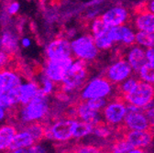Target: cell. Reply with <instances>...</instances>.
Returning a JSON list of instances; mask_svg holds the SVG:
<instances>
[{"mask_svg":"<svg viewBox=\"0 0 154 153\" xmlns=\"http://www.w3.org/2000/svg\"><path fill=\"white\" fill-rule=\"evenodd\" d=\"M49 103L48 95L44 93L40 87L36 96L31 99L28 104L24 105L18 111L17 117L20 122L24 125H28L34 122H38L44 119L49 114Z\"/></svg>","mask_w":154,"mask_h":153,"instance_id":"1","label":"cell"},{"mask_svg":"<svg viewBox=\"0 0 154 153\" xmlns=\"http://www.w3.org/2000/svg\"><path fill=\"white\" fill-rule=\"evenodd\" d=\"M88 72L86 62L77 59L72 62L63 80L62 81V92L68 93L81 87L87 79Z\"/></svg>","mask_w":154,"mask_h":153,"instance_id":"2","label":"cell"},{"mask_svg":"<svg viewBox=\"0 0 154 153\" xmlns=\"http://www.w3.org/2000/svg\"><path fill=\"white\" fill-rule=\"evenodd\" d=\"M121 97L128 104L144 108L154 98V86L140 80L130 93Z\"/></svg>","mask_w":154,"mask_h":153,"instance_id":"3","label":"cell"},{"mask_svg":"<svg viewBox=\"0 0 154 153\" xmlns=\"http://www.w3.org/2000/svg\"><path fill=\"white\" fill-rule=\"evenodd\" d=\"M71 47L76 58L85 62L94 60L98 54V48L96 47L92 35H85L74 40L71 43Z\"/></svg>","mask_w":154,"mask_h":153,"instance_id":"4","label":"cell"},{"mask_svg":"<svg viewBox=\"0 0 154 153\" xmlns=\"http://www.w3.org/2000/svg\"><path fill=\"white\" fill-rule=\"evenodd\" d=\"M75 119H61L45 128V138L57 142H66L73 138Z\"/></svg>","mask_w":154,"mask_h":153,"instance_id":"5","label":"cell"},{"mask_svg":"<svg viewBox=\"0 0 154 153\" xmlns=\"http://www.w3.org/2000/svg\"><path fill=\"white\" fill-rule=\"evenodd\" d=\"M112 91V84L106 77H98L88 83L82 90L80 100L106 97Z\"/></svg>","mask_w":154,"mask_h":153,"instance_id":"6","label":"cell"},{"mask_svg":"<svg viewBox=\"0 0 154 153\" xmlns=\"http://www.w3.org/2000/svg\"><path fill=\"white\" fill-rule=\"evenodd\" d=\"M121 96H119L114 102L109 103L104 107V117L109 126L122 125L127 114V106Z\"/></svg>","mask_w":154,"mask_h":153,"instance_id":"7","label":"cell"},{"mask_svg":"<svg viewBox=\"0 0 154 153\" xmlns=\"http://www.w3.org/2000/svg\"><path fill=\"white\" fill-rule=\"evenodd\" d=\"M73 60L72 57L59 60H48L45 74L54 83H62Z\"/></svg>","mask_w":154,"mask_h":153,"instance_id":"8","label":"cell"},{"mask_svg":"<svg viewBox=\"0 0 154 153\" xmlns=\"http://www.w3.org/2000/svg\"><path fill=\"white\" fill-rule=\"evenodd\" d=\"M132 68L126 60H119L111 64L106 71L104 77L111 84H119L128 77H130Z\"/></svg>","mask_w":154,"mask_h":153,"instance_id":"9","label":"cell"},{"mask_svg":"<svg viewBox=\"0 0 154 153\" xmlns=\"http://www.w3.org/2000/svg\"><path fill=\"white\" fill-rule=\"evenodd\" d=\"M119 130L122 133V137L128 140L133 148H146L148 147L153 139L154 129L147 130H128L120 127Z\"/></svg>","mask_w":154,"mask_h":153,"instance_id":"10","label":"cell"},{"mask_svg":"<svg viewBox=\"0 0 154 153\" xmlns=\"http://www.w3.org/2000/svg\"><path fill=\"white\" fill-rule=\"evenodd\" d=\"M71 43L63 38L52 41L47 47L46 54L48 60H59L72 57Z\"/></svg>","mask_w":154,"mask_h":153,"instance_id":"11","label":"cell"},{"mask_svg":"<svg viewBox=\"0 0 154 153\" xmlns=\"http://www.w3.org/2000/svg\"><path fill=\"white\" fill-rule=\"evenodd\" d=\"M103 21L108 27H119L125 25L129 18V14L128 10L121 7H116L101 16Z\"/></svg>","mask_w":154,"mask_h":153,"instance_id":"12","label":"cell"},{"mask_svg":"<svg viewBox=\"0 0 154 153\" xmlns=\"http://www.w3.org/2000/svg\"><path fill=\"white\" fill-rule=\"evenodd\" d=\"M21 84L20 76L13 69L0 68V91L8 93L11 89Z\"/></svg>","mask_w":154,"mask_h":153,"instance_id":"13","label":"cell"},{"mask_svg":"<svg viewBox=\"0 0 154 153\" xmlns=\"http://www.w3.org/2000/svg\"><path fill=\"white\" fill-rule=\"evenodd\" d=\"M74 108L76 117L79 118L82 121L91 123L94 126L101 121L98 111L91 108L87 105L85 100H79V102L75 105Z\"/></svg>","mask_w":154,"mask_h":153,"instance_id":"14","label":"cell"},{"mask_svg":"<svg viewBox=\"0 0 154 153\" xmlns=\"http://www.w3.org/2000/svg\"><path fill=\"white\" fill-rule=\"evenodd\" d=\"M134 25L139 31L154 33V14L145 9H136Z\"/></svg>","mask_w":154,"mask_h":153,"instance_id":"15","label":"cell"},{"mask_svg":"<svg viewBox=\"0 0 154 153\" xmlns=\"http://www.w3.org/2000/svg\"><path fill=\"white\" fill-rule=\"evenodd\" d=\"M111 35L115 43L120 42L128 46L136 43V34L128 26L111 27Z\"/></svg>","mask_w":154,"mask_h":153,"instance_id":"16","label":"cell"},{"mask_svg":"<svg viewBox=\"0 0 154 153\" xmlns=\"http://www.w3.org/2000/svg\"><path fill=\"white\" fill-rule=\"evenodd\" d=\"M17 129L15 126L5 124L0 127V153H8Z\"/></svg>","mask_w":154,"mask_h":153,"instance_id":"17","label":"cell"},{"mask_svg":"<svg viewBox=\"0 0 154 153\" xmlns=\"http://www.w3.org/2000/svg\"><path fill=\"white\" fill-rule=\"evenodd\" d=\"M127 61L131 66L134 72H138L140 68L147 63L146 50L141 48V46L132 47L127 55Z\"/></svg>","mask_w":154,"mask_h":153,"instance_id":"18","label":"cell"},{"mask_svg":"<svg viewBox=\"0 0 154 153\" xmlns=\"http://www.w3.org/2000/svg\"><path fill=\"white\" fill-rule=\"evenodd\" d=\"M34 143H36V140L34 139L31 134L24 127L23 129L18 130L17 132L13 139L10 150L16 148H29Z\"/></svg>","mask_w":154,"mask_h":153,"instance_id":"19","label":"cell"},{"mask_svg":"<svg viewBox=\"0 0 154 153\" xmlns=\"http://www.w3.org/2000/svg\"><path fill=\"white\" fill-rule=\"evenodd\" d=\"M40 89L38 84L29 82L27 84H21L19 85V104L24 106L33 99Z\"/></svg>","mask_w":154,"mask_h":153,"instance_id":"20","label":"cell"},{"mask_svg":"<svg viewBox=\"0 0 154 153\" xmlns=\"http://www.w3.org/2000/svg\"><path fill=\"white\" fill-rule=\"evenodd\" d=\"M94 40L95 45L98 48V50L110 49L113 46V44L115 43L113 41L112 35H111V27H109V29L103 34L94 38Z\"/></svg>","mask_w":154,"mask_h":153,"instance_id":"21","label":"cell"},{"mask_svg":"<svg viewBox=\"0 0 154 153\" xmlns=\"http://www.w3.org/2000/svg\"><path fill=\"white\" fill-rule=\"evenodd\" d=\"M94 129V125L85 121H78L75 120L74 128H73V138L79 139L83 138L88 134L92 133Z\"/></svg>","mask_w":154,"mask_h":153,"instance_id":"22","label":"cell"},{"mask_svg":"<svg viewBox=\"0 0 154 153\" xmlns=\"http://www.w3.org/2000/svg\"><path fill=\"white\" fill-rule=\"evenodd\" d=\"M25 128L31 134L36 142L41 141L43 138H45V127L40 122H34L26 125Z\"/></svg>","mask_w":154,"mask_h":153,"instance_id":"23","label":"cell"},{"mask_svg":"<svg viewBox=\"0 0 154 153\" xmlns=\"http://www.w3.org/2000/svg\"><path fill=\"white\" fill-rule=\"evenodd\" d=\"M136 43L139 46L149 48H154V33L139 31L136 33Z\"/></svg>","mask_w":154,"mask_h":153,"instance_id":"24","label":"cell"},{"mask_svg":"<svg viewBox=\"0 0 154 153\" xmlns=\"http://www.w3.org/2000/svg\"><path fill=\"white\" fill-rule=\"evenodd\" d=\"M138 73H139V77L141 81L154 86V66H152L147 62L140 68Z\"/></svg>","mask_w":154,"mask_h":153,"instance_id":"25","label":"cell"},{"mask_svg":"<svg viewBox=\"0 0 154 153\" xmlns=\"http://www.w3.org/2000/svg\"><path fill=\"white\" fill-rule=\"evenodd\" d=\"M132 148H134L132 145L122 137L121 139H118L113 142L112 147L109 148V150L110 153H128Z\"/></svg>","mask_w":154,"mask_h":153,"instance_id":"26","label":"cell"},{"mask_svg":"<svg viewBox=\"0 0 154 153\" xmlns=\"http://www.w3.org/2000/svg\"><path fill=\"white\" fill-rule=\"evenodd\" d=\"M70 153H110L109 148L96 147L94 145L78 146L71 150Z\"/></svg>","mask_w":154,"mask_h":153,"instance_id":"27","label":"cell"},{"mask_svg":"<svg viewBox=\"0 0 154 153\" xmlns=\"http://www.w3.org/2000/svg\"><path fill=\"white\" fill-rule=\"evenodd\" d=\"M139 82L140 80L137 79L136 77H128V79L123 81L121 84H119L118 89H119L120 96H124V95L130 93L135 87H136Z\"/></svg>","mask_w":154,"mask_h":153,"instance_id":"28","label":"cell"},{"mask_svg":"<svg viewBox=\"0 0 154 153\" xmlns=\"http://www.w3.org/2000/svg\"><path fill=\"white\" fill-rule=\"evenodd\" d=\"M1 43H2V48L4 49V51L7 53H11L15 51V49H17V41L15 37L7 32L2 36L1 39Z\"/></svg>","mask_w":154,"mask_h":153,"instance_id":"29","label":"cell"},{"mask_svg":"<svg viewBox=\"0 0 154 153\" xmlns=\"http://www.w3.org/2000/svg\"><path fill=\"white\" fill-rule=\"evenodd\" d=\"M108 29H109V27L107 25H106V23L103 21L101 17H96V18H94V20H93L92 25H91L92 36L94 38L97 37V36L103 34L104 32H106Z\"/></svg>","mask_w":154,"mask_h":153,"instance_id":"30","label":"cell"},{"mask_svg":"<svg viewBox=\"0 0 154 153\" xmlns=\"http://www.w3.org/2000/svg\"><path fill=\"white\" fill-rule=\"evenodd\" d=\"M85 102L87 103V105L94 109V110H97L99 111L100 109H102L103 107L106 106V101L105 99V97H97V98H91V99H87L85 100Z\"/></svg>","mask_w":154,"mask_h":153,"instance_id":"31","label":"cell"},{"mask_svg":"<svg viewBox=\"0 0 154 153\" xmlns=\"http://www.w3.org/2000/svg\"><path fill=\"white\" fill-rule=\"evenodd\" d=\"M42 89L44 92V93L47 95L51 93L54 89V82H52L49 77H47V75L45 73L42 77Z\"/></svg>","mask_w":154,"mask_h":153,"instance_id":"32","label":"cell"},{"mask_svg":"<svg viewBox=\"0 0 154 153\" xmlns=\"http://www.w3.org/2000/svg\"><path fill=\"white\" fill-rule=\"evenodd\" d=\"M28 150H29V153H46L45 147L38 142H36L32 146H30L28 148Z\"/></svg>","mask_w":154,"mask_h":153,"instance_id":"33","label":"cell"},{"mask_svg":"<svg viewBox=\"0 0 154 153\" xmlns=\"http://www.w3.org/2000/svg\"><path fill=\"white\" fill-rule=\"evenodd\" d=\"M145 111V115L146 117L149 122V125H150V127L152 129H154V107H151V108H148Z\"/></svg>","mask_w":154,"mask_h":153,"instance_id":"34","label":"cell"},{"mask_svg":"<svg viewBox=\"0 0 154 153\" xmlns=\"http://www.w3.org/2000/svg\"><path fill=\"white\" fill-rule=\"evenodd\" d=\"M136 9H145L154 14V0H150L148 3H143L139 5V7L136 8Z\"/></svg>","mask_w":154,"mask_h":153,"instance_id":"35","label":"cell"},{"mask_svg":"<svg viewBox=\"0 0 154 153\" xmlns=\"http://www.w3.org/2000/svg\"><path fill=\"white\" fill-rule=\"evenodd\" d=\"M146 58L147 62L154 66V48H149L146 50Z\"/></svg>","mask_w":154,"mask_h":153,"instance_id":"36","label":"cell"},{"mask_svg":"<svg viewBox=\"0 0 154 153\" xmlns=\"http://www.w3.org/2000/svg\"><path fill=\"white\" fill-rule=\"evenodd\" d=\"M8 58H9L8 53H7V52L4 51V50H1V51H0V68L3 67V66L8 63Z\"/></svg>","mask_w":154,"mask_h":153,"instance_id":"37","label":"cell"},{"mask_svg":"<svg viewBox=\"0 0 154 153\" xmlns=\"http://www.w3.org/2000/svg\"><path fill=\"white\" fill-rule=\"evenodd\" d=\"M18 9H19V4L17 2H13L8 7V13L10 15H14L18 11Z\"/></svg>","mask_w":154,"mask_h":153,"instance_id":"38","label":"cell"},{"mask_svg":"<svg viewBox=\"0 0 154 153\" xmlns=\"http://www.w3.org/2000/svg\"><path fill=\"white\" fill-rule=\"evenodd\" d=\"M128 153H147V151L143 148H134Z\"/></svg>","mask_w":154,"mask_h":153,"instance_id":"39","label":"cell"},{"mask_svg":"<svg viewBox=\"0 0 154 153\" xmlns=\"http://www.w3.org/2000/svg\"><path fill=\"white\" fill-rule=\"evenodd\" d=\"M8 153H29L28 148H16L10 150Z\"/></svg>","mask_w":154,"mask_h":153,"instance_id":"40","label":"cell"},{"mask_svg":"<svg viewBox=\"0 0 154 153\" xmlns=\"http://www.w3.org/2000/svg\"><path fill=\"white\" fill-rule=\"evenodd\" d=\"M21 43H22L23 47H25V48L29 47V45H30V40L28 39V38H24V39L21 41Z\"/></svg>","mask_w":154,"mask_h":153,"instance_id":"41","label":"cell"},{"mask_svg":"<svg viewBox=\"0 0 154 153\" xmlns=\"http://www.w3.org/2000/svg\"><path fill=\"white\" fill-rule=\"evenodd\" d=\"M6 117V110L4 107L0 106V121H2Z\"/></svg>","mask_w":154,"mask_h":153,"instance_id":"42","label":"cell"},{"mask_svg":"<svg viewBox=\"0 0 154 153\" xmlns=\"http://www.w3.org/2000/svg\"><path fill=\"white\" fill-rule=\"evenodd\" d=\"M0 48H2V43H1V40H0Z\"/></svg>","mask_w":154,"mask_h":153,"instance_id":"43","label":"cell"}]
</instances>
